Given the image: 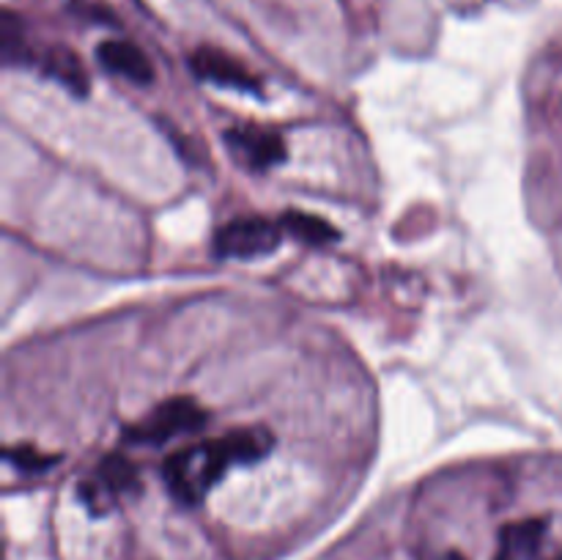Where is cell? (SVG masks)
<instances>
[{"label": "cell", "instance_id": "11", "mask_svg": "<svg viewBox=\"0 0 562 560\" xmlns=\"http://www.w3.org/2000/svg\"><path fill=\"white\" fill-rule=\"evenodd\" d=\"M0 49H3V60L9 66H31L38 58L31 44H27L20 16L14 11H3V22H0Z\"/></svg>", "mask_w": 562, "mask_h": 560}, {"label": "cell", "instance_id": "13", "mask_svg": "<svg viewBox=\"0 0 562 560\" xmlns=\"http://www.w3.org/2000/svg\"><path fill=\"white\" fill-rule=\"evenodd\" d=\"M439 560H467V555L459 552V549H450V552H445Z\"/></svg>", "mask_w": 562, "mask_h": 560}, {"label": "cell", "instance_id": "3", "mask_svg": "<svg viewBox=\"0 0 562 560\" xmlns=\"http://www.w3.org/2000/svg\"><path fill=\"white\" fill-rule=\"evenodd\" d=\"M140 492V472L126 456H104L91 475H86L77 486L82 505L93 516H104L119 505L121 497Z\"/></svg>", "mask_w": 562, "mask_h": 560}, {"label": "cell", "instance_id": "2", "mask_svg": "<svg viewBox=\"0 0 562 560\" xmlns=\"http://www.w3.org/2000/svg\"><path fill=\"white\" fill-rule=\"evenodd\" d=\"M209 423V412L195 399H168L154 406L143 421L126 426L124 439L132 445H162L168 439L184 437V434L203 432Z\"/></svg>", "mask_w": 562, "mask_h": 560}, {"label": "cell", "instance_id": "12", "mask_svg": "<svg viewBox=\"0 0 562 560\" xmlns=\"http://www.w3.org/2000/svg\"><path fill=\"white\" fill-rule=\"evenodd\" d=\"M5 461L14 464L20 472H25V475H33V472L49 470L58 461V456L42 453V450L31 448V445H14V448L5 450Z\"/></svg>", "mask_w": 562, "mask_h": 560}, {"label": "cell", "instance_id": "4", "mask_svg": "<svg viewBox=\"0 0 562 560\" xmlns=\"http://www.w3.org/2000/svg\"><path fill=\"white\" fill-rule=\"evenodd\" d=\"M285 231L280 220L236 217L214 234V253L220 258H258L280 247Z\"/></svg>", "mask_w": 562, "mask_h": 560}, {"label": "cell", "instance_id": "6", "mask_svg": "<svg viewBox=\"0 0 562 560\" xmlns=\"http://www.w3.org/2000/svg\"><path fill=\"white\" fill-rule=\"evenodd\" d=\"M190 69L195 71V77L212 82V86L223 88H236V91L247 93H261V80L247 69L241 60H236L234 55L223 53V49L214 47H198L190 55Z\"/></svg>", "mask_w": 562, "mask_h": 560}, {"label": "cell", "instance_id": "14", "mask_svg": "<svg viewBox=\"0 0 562 560\" xmlns=\"http://www.w3.org/2000/svg\"><path fill=\"white\" fill-rule=\"evenodd\" d=\"M558 560H562V555H560V558H558Z\"/></svg>", "mask_w": 562, "mask_h": 560}, {"label": "cell", "instance_id": "8", "mask_svg": "<svg viewBox=\"0 0 562 560\" xmlns=\"http://www.w3.org/2000/svg\"><path fill=\"white\" fill-rule=\"evenodd\" d=\"M543 536H547V522L543 519L514 522V525L503 527V533H499V549L494 560L532 558L541 549Z\"/></svg>", "mask_w": 562, "mask_h": 560}, {"label": "cell", "instance_id": "10", "mask_svg": "<svg viewBox=\"0 0 562 560\" xmlns=\"http://www.w3.org/2000/svg\"><path fill=\"white\" fill-rule=\"evenodd\" d=\"M280 225H283L285 234L296 242H305V245L322 247L329 245V242L340 239V231L335 228L329 220L318 217V214L300 212V209H291V212L280 214Z\"/></svg>", "mask_w": 562, "mask_h": 560}, {"label": "cell", "instance_id": "5", "mask_svg": "<svg viewBox=\"0 0 562 560\" xmlns=\"http://www.w3.org/2000/svg\"><path fill=\"white\" fill-rule=\"evenodd\" d=\"M225 141H228L231 154L250 170H269L285 159V143L274 130H263L256 124L234 126L228 130Z\"/></svg>", "mask_w": 562, "mask_h": 560}, {"label": "cell", "instance_id": "1", "mask_svg": "<svg viewBox=\"0 0 562 560\" xmlns=\"http://www.w3.org/2000/svg\"><path fill=\"white\" fill-rule=\"evenodd\" d=\"M274 439L267 428H234L217 439L176 450L162 464L168 492L181 505H198L209 489L236 464H256L272 450Z\"/></svg>", "mask_w": 562, "mask_h": 560}, {"label": "cell", "instance_id": "9", "mask_svg": "<svg viewBox=\"0 0 562 560\" xmlns=\"http://www.w3.org/2000/svg\"><path fill=\"white\" fill-rule=\"evenodd\" d=\"M36 64L42 66L44 75L53 77L55 82L69 88V91L77 93V97H86L88 93V71L82 69L80 58H77L69 47L47 49Z\"/></svg>", "mask_w": 562, "mask_h": 560}, {"label": "cell", "instance_id": "7", "mask_svg": "<svg viewBox=\"0 0 562 560\" xmlns=\"http://www.w3.org/2000/svg\"><path fill=\"white\" fill-rule=\"evenodd\" d=\"M97 58L104 69L135 82V86H148L154 80V66L148 55L137 44L124 42V38H108L99 44Z\"/></svg>", "mask_w": 562, "mask_h": 560}]
</instances>
